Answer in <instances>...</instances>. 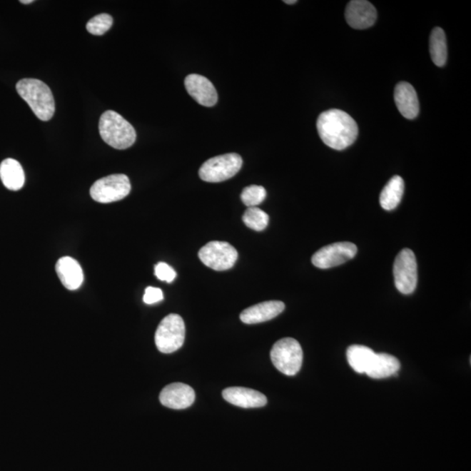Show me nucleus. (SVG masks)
<instances>
[{
	"mask_svg": "<svg viewBox=\"0 0 471 471\" xmlns=\"http://www.w3.org/2000/svg\"><path fill=\"white\" fill-rule=\"evenodd\" d=\"M317 129L323 143L335 151H343L351 146L359 132L356 121L340 109H330L320 113Z\"/></svg>",
	"mask_w": 471,
	"mask_h": 471,
	"instance_id": "obj_1",
	"label": "nucleus"
},
{
	"mask_svg": "<svg viewBox=\"0 0 471 471\" xmlns=\"http://www.w3.org/2000/svg\"><path fill=\"white\" fill-rule=\"evenodd\" d=\"M16 89L39 120L52 119L55 112L54 96L44 82L37 78H23L16 85Z\"/></svg>",
	"mask_w": 471,
	"mask_h": 471,
	"instance_id": "obj_2",
	"label": "nucleus"
},
{
	"mask_svg": "<svg viewBox=\"0 0 471 471\" xmlns=\"http://www.w3.org/2000/svg\"><path fill=\"white\" fill-rule=\"evenodd\" d=\"M99 131L102 140L116 149L131 148L136 140V132L133 126L113 110L102 113Z\"/></svg>",
	"mask_w": 471,
	"mask_h": 471,
	"instance_id": "obj_3",
	"label": "nucleus"
},
{
	"mask_svg": "<svg viewBox=\"0 0 471 471\" xmlns=\"http://www.w3.org/2000/svg\"><path fill=\"white\" fill-rule=\"evenodd\" d=\"M270 359L274 367L282 374L293 376L300 370L303 363V351L295 339L284 338L273 345Z\"/></svg>",
	"mask_w": 471,
	"mask_h": 471,
	"instance_id": "obj_4",
	"label": "nucleus"
},
{
	"mask_svg": "<svg viewBox=\"0 0 471 471\" xmlns=\"http://www.w3.org/2000/svg\"><path fill=\"white\" fill-rule=\"evenodd\" d=\"M186 340V324L178 314L171 313L161 321L157 328L155 343L163 353H171L182 348Z\"/></svg>",
	"mask_w": 471,
	"mask_h": 471,
	"instance_id": "obj_5",
	"label": "nucleus"
},
{
	"mask_svg": "<svg viewBox=\"0 0 471 471\" xmlns=\"http://www.w3.org/2000/svg\"><path fill=\"white\" fill-rule=\"evenodd\" d=\"M242 165V157L236 153L212 157L200 168L199 176L208 183L223 182L238 174Z\"/></svg>",
	"mask_w": 471,
	"mask_h": 471,
	"instance_id": "obj_6",
	"label": "nucleus"
},
{
	"mask_svg": "<svg viewBox=\"0 0 471 471\" xmlns=\"http://www.w3.org/2000/svg\"><path fill=\"white\" fill-rule=\"evenodd\" d=\"M131 191L127 176L115 174L97 180L90 188L91 198L98 203H109L120 201Z\"/></svg>",
	"mask_w": 471,
	"mask_h": 471,
	"instance_id": "obj_7",
	"label": "nucleus"
},
{
	"mask_svg": "<svg viewBox=\"0 0 471 471\" xmlns=\"http://www.w3.org/2000/svg\"><path fill=\"white\" fill-rule=\"evenodd\" d=\"M395 285L400 293L410 294L417 285V262L414 251L405 248L400 251L394 263Z\"/></svg>",
	"mask_w": 471,
	"mask_h": 471,
	"instance_id": "obj_8",
	"label": "nucleus"
},
{
	"mask_svg": "<svg viewBox=\"0 0 471 471\" xmlns=\"http://www.w3.org/2000/svg\"><path fill=\"white\" fill-rule=\"evenodd\" d=\"M198 257L204 265L211 269L226 270L233 268L238 253L229 243L211 241L200 249Z\"/></svg>",
	"mask_w": 471,
	"mask_h": 471,
	"instance_id": "obj_9",
	"label": "nucleus"
},
{
	"mask_svg": "<svg viewBox=\"0 0 471 471\" xmlns=\"http://www.w3.org/2000/svg\"><path fill=\"white\" fill-rule=\"evenodd\" d=\"M357 251V246L350 242L332 243L316 251L312 258V263L320 269L333 268L355 258Z\"/></svg>",
	"mask_w": 471,
	"mask_h": 471,
	"instance_id": "obj_10",
	"label": "nucleus"
},
{
	"mask_svg": "<svg viewBox=\"0 0 471 471\" xmlns=\"http://www.w3.org/2000/svg\"><path fill=\"white\" fill-rule=\"evenodd\" d=\"M184 84L188 94L200 105L211 108L217 104V90L207 78L192 74L186 78Z\"/></svg>",
	"mask_w": 471,
	"mask_h": 471,
	"instance_id": "obj_11",
	"label": "nucleus"
},
{
	"mask_svg": "<svg viewBox=\"0 0 471 471\" xmlns=\"http://www.w3.org/2000/svg\"><path fill=\"white\" fill-rule=\"evenodd\" d=\"M345 17L348 25L353 29H367L374 26L377 11L375 7L366 0H353L345 8Z\"/></svg>",
	"mask_w": 471,
	"mask_h": 471,
	"instance_id": "obj_12",
	"label": "nucleus"
},
{
	"mask_svg": "<svg viewBox=\"0 0 471 471\" xmlns=\"http://www.w3.org/2000/svg\"><path fill=\"white\" fill-rule=\"evenodd\" d=\"M159 398L165 407L172 410H186L194 403L196 395L193 388L188 385L175 383L165 387Z\"/></svg>",
	"mask_w": 471,
	"mask_h": 471,
	"instance_id": "obj_13",
	"label": "nucleus"
},
{
	"mask_svg": "<svg viewBox=\"0 0 471 471\" xmlns=\"http://www.w3.org/2000/svg\"><path fill=\"white\" fill-rule=\"evenodd\" d=\"M285 305L282 301L262 302L243 310L240 320L245 324H258L274 319L284 311Z\"/></svg>",
	"mask_w": 471,
	"mask_h": 471,
	"instance_id": "obj_14",
	"label": "nucleus"
},
{
	"mask_svg": "<svg viewBox=\"0 0 471 471\" xmlns=\"http://www.w3.org/2000/svg\"><path fill=\"white\" fill-rule=\"evenodd\" d=\"M223 396L228 402L233 405L245 407H261L266 405L265 395L250 388L234 387L228 388L223 391Z\"/></svg>",
	"mask_w": 471,
	"mask_h": 471,
	"instance_id": "obj_15",
	"label": "nucleus"
},
{
	"mask_svg": "<svg viewBox=\"0 0 471 471\" xmlns=\"http://www.w3.org/2000/svg\"><path fill=\"white\" fill-rule=\"evenodd\" d=\"M395 101L402 116L415 119L420 111V104L414 86L407 82H400L395 89Z\"/></svg>",
	"mask_w": 471,
	"mask_h": 471,
	"instance_id": "obj_16",
	"label": "nucleus"
},
{
	"mask_svg": "<svg viewBox=\"0 0 471 471\" xmlns=\"http://www.w3.org/2000/svg\"><path fill=\"white\" fill-rule=\"evenodd\" d=\"M55 269L59 278L66 289L74 290L81 288L84 275L81 266L76 259L63 257L59 259Z\"/></svg>",
	"mask_w": 471,
	"mask_h": 471,
	"instance_id": "obj_17",
	"label": "nucleus"
},
{
	"mask_svg": "<svg viewBox=\"0 0 471 471\" xmlns=\"http://www.w3.org/2000/svg\"><path fill=\"white\" fill-rule=\"evenodd\" d=\"M0 178L8 190L17 191L25 184V172L18 161L8 158L0 164Z\"/></svg>",
	"mask_w": 471,
	"mask_h": 471,
	"instance_id": "obj_18",
	"label": "nucleus"
},
{
	"mask_svg": "<svg viewBox=\"0 0 471 471\" xmlns=\"http://www.w3.org/2000/svg\"><path fill=\"white\" fill-rule=\"evenodd\" d=\"M400 361L388 353H375L366 374L373 379H384L397 374Z\"/></svg>",
	"mask_w": 471,
	"mask_h": 471,
	"instance_id": "obj_19",
	"label": "nucleus"
},
{
	"mask_svg": "<svg viewBox=\"0 0 471 471\" xmlns=\"http://www.w3.org/2000/svg\"><path fill=\"white\" fill-rule=\"evenodd\" d=\"M404 188L403 179L399 176H392L380 195V206L386 211L395 209L402 201Z\"/></svg>",
	"mask_w": 471,
	"mask_h": 471,
	"instance_id": "obj_20",
	"label": "nucleus"
},
{
	"mask_svg": "<svg viewBox=\"0 0 471 471\" xmlns=\"http://www.w3.org/2000/svg\"><path fill=\"white\" fill-rule=\"evenodd\" d=\"M375 355V353L366 345H353L347 351L348 364L358 374H366Z\"/></svg>",
	"mask_w": 471,
	"mask_h": 471,
	"instance_id": "obj_21",
	"label": "nucleus"
},
{
	"mask_svg": "<svg viewBox=\"0 0 471 471\" xmlns=\"http://www.w3.org/2000/svg\"><path fill=\"white\" fill-rule=\"evenodd\" d=\"M430 50L432 61L437 66L445 65L447 58V47L445 31L435 27L430 39Z\"/></svg>",
	"mask_w": 471,
	"mask_h": 471,
	"instance_id": "obj_22",
	"label": "nucleus"
},
{
	"mask_svg": "<svg viewBox=\"0 0 471 471\" xmlns=\"http://www.w3.org/2000/svg\"><path fill=\"white\" fill-rule=\"evenodd\" d=\"M245 225L251 230L261 231L269 223V216L258 207H248L243 216Z\"/></svg>",
	"mask_w": 471,
	"mask_h": 471,
	"instance_id": "obj_23",
	"label": "nucleus"
},
{
	"mask_svg": "<svg viewBox=\"0 0 471 471\" xmlns=\"http://www.w3.org/2000/svg\"><path fill=\"white\" fill-rule=\"evenodd\" d=\"M266 191L263 186H250L243 188L241 193L242 202L248 207H257L264 202Z\"/></svg>",
	"mask_w": 471,
	"mask_h": 471,
	"instance_id": "obj_24",
	"label": "nucleus"
},
{
	"mask_svg": "<svg viewBox=\"0 0 471 471\" xmlns=\"http://www.w3.org/2000/svg\"><path fill=\"white\" fill-rule=\"evenodd\" d=\"M113 25V18L107 14H101L92 18L86 24V30L93 35H103L111 29Z\"/></svg>",
	"mask_w": 471,
	"mask_h": 471,
	"instance_id": "obj_25",
	"label": "nucleus"
},
{
	"mask_svg": "<svg viewBox=\"0 0 471 471\" xmlns=\"http://www.w3.org/2000/svg\"><path fill=\"white\" fill-rule=\"evenodd\" d=\"M155 275L161 281L171 283L176 277V273L166 263L160 262L155 266Z\"/></svg>",
	"mask_w": 471,
	"mask_h": 471,
	"instance_id": "obj_26",
	"label": "nucleus"
},
{
	"mask_svg": "<svg viewBox=\"0 0 471 471\" xmlns=\"http://www.w3.org/2000/svg\"><path fill=\"white\" fill-rule=\"evenodd\" d=\"M163 300V293L162 290L156 288H152V286H148V288L145 290V293L143 296L144 303L147 305H153L158 303V302Z\"/></svg>",
	"mask_w": 471,
	"mask_h": 471,
	"instance_id": "obj_27",
	"label": "nucleus"
},
{
	"mask_svg": "<svg viewBox=\"0 0 471 471\" xmlns=\"http://www.w3.org/2000/svg\"><path fill=\"white\" fill-rule=\"evenodd\" d=\"M284 2L288 4V5H293V4L297 3L296 0H285Z\"/></svg>",
	"mask_w": 471,
	"mask_h": 471,
	"instance_id": "obj_28",
	"label": "nucleus"
},
{
	"mask_svg": "<svg viewBox=\"0 0 471 471\" xmlns=\"http://www.w3.org/2000/svg\"><path fill=\"white\" fill-rule=\"evenodd\" d=\"M21 3L25 4V5H29V4L34 3V0H21Z\"/></svg>",
	"mask_w": 471,
	"mask_h": 471,
	"instance_id": "obj_29",
	"label": "nucleus"
}]
</instances>
